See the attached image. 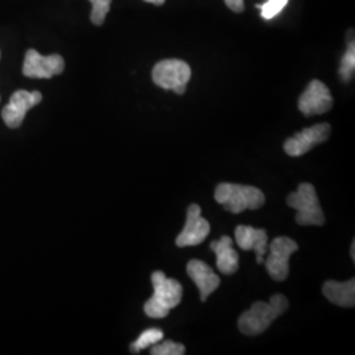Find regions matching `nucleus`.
<instances>
[{
  "label": "nucleus",
  "mask_w": 355,
  "mask_h": 355,
  "mask_svg": "<svg viewBox=\"0 0 355 355\" xmlns=\"http://www.w3.org/2000/svg\"><path fill=\"white\" fill-rule=\"evenodd\" d=\"M64 70V61L61 55L51 54L48 57H44L35 49L26 51L23 74L28 78L51 79L54 76L62 74Z\"/></svg>",
  "instance_id": "nucleus-8"
},
{
  "label": "nucleus",
  "mask_w": 355,
  "mask_h": 355,
  "mask_svg": "<svg viewBox=\"0 0 355 355\" xmlns=\"http://www.w3.org/2000/svg\"><path fill=\"white\" fill-rule=\"evenodd\" d=\"M187 274L200 291V300L207 302L211 293L218 288L220 278L215 274L212 267L208 266L203 261L192 259L187 265Z\"/></svg>",
  "instance_id": "nucleus-13"
},
{
  "label": "nucleus",
  "mask_w": 355,
  "mask_h": 355,
  "mask_svg": "<svg viewBox=\"0 0 355 355\" xmlns=\"http://www.w3.org/2000/svg\"><path fill=\"white\" fill-rule=\"evenodd\" d=\"M355 70V45L354 40L347 42V51L345 53L341 61V66L338 70V74L343 82H350L354 78Z\"/></svg>",
  "instance_id": "nucleus-17"
},
{
  "label": "nucleus",
  "mask_w": 355,
  "mask_h": 355,
  "mask_svg": "<svg viewBox=\"0 0 355 355\" xmlns=\"http://www.w3.org/2000/svg\"><path fill=\"white\" fill-rule=\"evenodd\" d=\"M41 101H42V95L38 91H32V92L26 89L16 91L11 96L10 103L1 111V116L6 125L13 129L20 127L26 119V112L32 110L35 105H37Z\"/></svg>",
  "instance_id": "nucleus-9"
},
{
  "label": "nucleus",
  "mask_w": 355,
  "mask_h": 355,
  "mask_svg": "<svg viewBox=\"0 0 355 355\" xmlns=\"http://www.w3.org/2000/svg\"><path fill=\"white\" fill-rule=\"evenodd\" d=\"M270 254L263 262L270 277L277 282L287 279L290 274V258L299 250V245L290 237H277L268 246Z\"/></svg>",
  "instance_id": "nucleus-6"
},
{
  "label": "nucleus",
  "mask_w": 355,
  "mask_h": 355,
  "mask_svg": "<svg viewBox=\"0 0 355 355\" xmlns=\"http://www.w3.org/2000/svg\"><path fill=\"white\" fill-rule=\"evenodd\" d=\"M215 199L230 214H241L246 209L255 211L266 202L263 192L259 189L237 183H220L216 187Z\"/></svg>",
  "instance_id": "nucleus-3"
},
{
  "label": "nucleus",
  "mask_w": 355,
  "mask_h": 355,
  "mask_svg": "<svg viewBox=\"0 0 355 355\" xmlns=\"http://www.w3.org/2000/svg\"><path fill=\"white\" fill-rule=\"evenodd\" d=\"M92 4L91 21L95 26H102L105 20V16L110 12L112 0H89Z\"/></svg>",
  "instance_id": "nucleus-19"
},
{
  "label": "nucleus",
  "mask_w": 355,
  "mask_h": 355,
  "mask_svg": "<svg viewBox=\"0 0 355 355\" xmlns=\"http://www.w3.org/2000/svg\"><path fill=\"white\" fill-rule=\"evenodd\" d=\"M288 309V300L284 295L277 293L270 302H257L239 318V329L245 336H259Z\"/></svg>",
  "instance_id": "nucleus-1"
},
{
  "label": "nucleus",
  "mask_w": 355,
  "mask_h": 355,
  "mask_svg": "<svg viewBox=\"0 0 355 355\" xmlns=\"http://www.w3.org/2000/svg\"><path fill=\"white\" fill-rule=\"evenodd\" d=\"M225 3L229 8L234 12L240 13L243 11V7H245L243 0H225Z\"/></svg>",
  "instance_id": "nucleus-21"
},
{
  "label": "nucleus",
  "mask_w": 355,
  "mask_h": 355,
  "mask_svg": "<svg viewBox=\"0 0 355 355\" xmlns=\"http://www.w3.org/2000/svg\"><path fill=\"white\" fill-rule=\"evenodd\" d=\"M297 105L300 112L305 116L327 114L333 107V98L327 85L315 79L299 98Z\"/></svg>",
  "instance_id": "nucleus-11"
},
{
  "label": "nucleus",
  "mask_w": 355,
  "mask_h": 355,
  "mask_svg": "<svg viewBox=\"0 0 355 355\" xmlns=\"http://www.w3.org/2000/svg\"><path fill=\"white\" fill-rule=\"evenodd\" d=\"M288 4V0H267L263 4H257V8L261 10V16L266 20L275 17L282 12V10Z\"/></svg>",
  "instance_id": "nucleus-20"
},
{
  "label": "nucleus",
  "mask_w": 355,
  "mask_h": 355,
  "mask_svg": "<svg viewBox=\"0 0 355 355\" xmlns=\"http://www.w3.org/2000/svg\"><path fill=\"white\" fill-rule=\"evenodd\" d=\"M211 250L216 254V266L224 275H233L239 270V253L233 248V240L223 236L218 241L211 243Z\"/></svg>",
  "instance_id": "nucleus-14"
},
{
  "label": "nucleus",
  "mask_w": 355,
  "mask_h": 355,
  "mask_svg": "<svg viewBox=\"0 0 355 355\" xmlns=\"http://www.w3.org/2000/svg\"><path fill=\"white\" fill-rule=\"evenodd\" d=\"M153 82L164 89L183 95L191 78V67L180 60H164L153 69Z\"/></svg>",
  "instance_id": "nucleus-5"
},
{
  "label": "nucleus",
  "mask_w": 355,
  "mask_h": 355,
  "mask_svg": "<svg viewBox=\"0 0 355 355\" xmlns=\"http://www.w3.org/2000/svg\"><path fill=\"white\" fill-rule=\"evenodd\" d=\"M287 204L296 211L295 221L303 227H321L325 224V216L318 202V193L311 183L299 184L297 191L287 198Z\"/></svg>",
  "instance_id": "nucleus-4"
},
{
  "label": "nucleus",
  "mask_w": 355,
  "mask_h": 355,
  "mask_svg": "<svg viewBox=\"0 0 355 355\" xmlns=\"http://www.w3.org/2000/svg\"><path fill=\"white\" fill-rule=\"evenodd\" d=\"M237 245L242 250H254L257 253V262H265V254L268 249V237L265 229H255L249 225H239L234 230Z\"/></svg>",
  "instance_id": "nucleus-12"
},
{
  "label": "nucleus",
  "mask_w": 355,
  "mask_h": 355,
  "mask_svg": "<svg viewBox=\"0 0 355 355\" xmlns=\"http://www.w3.org/2000/svg\"><path fill=\"white\" fill-rule=\"evenodd\" d=\"M324 296L333 304L343 308H353L355 305V279L347 282L329 280L322 287Z\"/></svg>",
  "instance_id": "nucleus-15"
},
{
  "label": "nucleus",
  "mask_w": 355,
  "mask_h": 355,
  "mask_svg": "<svg viewBox=\"0 0 355 355\" xmlns=\"http://www.w3.org/2000/svg\"><path fill=\"white\" fill-rule=\"evenodd\" d=\"M330 125L322 123L311 128H305L284 142V152L290 157H302L315 146L329 139Z\"/></svg>",
  "instance_id": "nucleus-7"
},
{
  "label": "nucleus",
  "mask_w": 355,
  "mask_h": 355,
  "mask_svg": "<svg viewBox=\"0 0 355 355\" xmlns=\"http://www.w3.org/2000/svg\"><path fill=\"white\" fill-rule=\"evenodd\" d=\"M144 1L152 3V4H155V6H162V4H165V0H144Z\"/></svg>",
  "instance_id": "nucleus-22"
},
{
  "label": "nucleus",
  "mask_w": 355,
  "mask_h": 355,
  "mask_svg": "<svg viewBox=\"0 0 355 355\" xmlns=\"http://www.w3.org/2000/svg\"><path fill=\"white\" fill-rule=\"evenodd\" d=\"M211 232L209 223L202 216V208L198 204H191L187 209V220L183 230L177 237L178 248L198 246L208 237Z\"/></svg>",
  "instance_id": "nucleus-10"
},
{
  "label": "nucleus",
  "mask_w": 355,
  "mask_h": 355,
  "mask_svg": "<svg viewBox=\"0 0 355 355\" xmlns=\"http://www.w3.org/2000/svg\"><path fill=\"white\" fill-rule=\"evenodd\" d=\"M355 242L353 241V243H352V252H350V255H352V259L354 261L355 259Z\"/></svg>",
  "instance_id": "nucleus-23"
},
{
  "label": "nucleus",
  "mask_w": 355,
  "mask_h": 355,
  "mask_svg": "<svg viewBox=\"0 0 355 355\" xmlns=\"http://www.w3.org/2000/svg\"><path fill=\"white\" fill-rule=\"evenodd\" d=\"M164 340V331L157 328L145 330L141 333L140 337L130 345V352L132 353H140L141 350L153 346L155 343H161Z\"/></svg>",
  "instance_id": "nucleus-16"
},
{
  "label": "nucleus",
  "mask_w": 355,
  "mask_h": 355,
  "mask_svg": "<svg viewBox=\"0 0 355 355\" xmlns=\"http://www.w3.org/2000/svg\"><path fill=\"white\" fill-rule=\"evenodd\" d=\"M152 283L154 293L144 305V311L149 318H166L170 313V311L182 302V284L178 280L167 278L165 272L162 271L153 272Z\"/></svg>",
  "instance_id": "nucleus-2"
},
{
  "label": "nucleus",
  "mask_w": 355,
  "mask_h": 355,
  "mask_svg": "<svg viewBox=\"0 0 355 355\" xmlns=\"http://www.w3.org/2000/svg\"><path fill=\"white\" fill-rule=\"evenodd\" d=\"M186 353V347L182 343H174L167 340L164 343L153 345L150 354L152 355H183Z\"/></svg>",
  "instance_id": "nucleus-18"
}]
</instances>
